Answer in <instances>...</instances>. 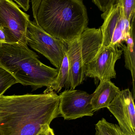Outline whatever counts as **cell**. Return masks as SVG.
<instances>
[{
  "label": "cell",
  "instance_id": "3957f363",
  "mask_svg": "<svg viewBox=\"0 0 135 135\" xmlns=\"http://www.w3.org/2000/svg\"><path fill=\"white\" fill-rule=\"evenodd\" d=\"M27 44L5 43L0 45V67L7 71L24 86L36 90L50 86L54 83L59 69L42 63L35 53Z\"/></svg>",
  "mask_w": 135,
  "mask_h": 135
},
{
  "label": "cell",
  "instance_id": "ac0fdd59",
  "mask_svg": "<svg viewBox=\"0 0 135 135\" xmlns=\"http://www.w3.org/2000/svg\"><path fill=\"white\" fill-rule=\"evenodd\" d=\"M41 1L42 0H31L32 14L34 20H35L36 19L37 11Z\"/></svg>",
  "mask_w": 135,
  "mask_h": 135
},
{
  "label": "cell",
  "instance_id": "4fadbf2b",
  "mask_svg": "<svg viewBox=\"0 0 135 135\" xmlns=\"http://www.w3.org/2000/svg\"><path fill=\"white\" fill-rule=\"evenodd\" d=\"M94 135H125L119 125L108 122L102 118L95 124Z\"/></svg>",
  "mask_w": 135,
  "mask_h": 135
},
{
  "label": "cell",
  "instance_id": "30bf717a",
  "mask_svg": "<svg viewBox=\"0 0 135 135\" xmlns=\"http://www.w3.org/2000/svg\"><path fill=\"white\" fill-rule=\"evenodd\" d=\"M120 91L119 88L111 80L100 81L92 94L91 104L94 112L108 108Z\"/></svg>",
  "mask_w": 135,
  "mask_h": 135
},
{
  "label": "cell",
  "instance_id": "277c9868",
  "mask_svg": "<svg viewBox=\"0 0 135 135\" xmlns=\"http://www.w3.org/2000/svg\"><path fill=\"white\" fill-rule=\"evenodd\" d=\"M100 28L87 27L79 38L68 44L66 52L69 67V87L75 89L83 83L86 66L97 54L102 43Z\"/></svg>",
  "mask_w": 135,
  "mask_h": 135
},
{
  "label": "cell",
  "instance_id": "5b68a950",
  "mask_svg": "<svg viewBox=\"0 0 135 135\" xmlns=\"http://www.w3.org/2000/svg\"><path fill=\"white\" fill-rule=\"evenodd\" d=\"M27 45L47 59L57 69L62 65L68 44L48 34L35 20L29 22L26 33Z\"/></svg>",
  "mask_w": 135,
  "mask_h": 135
},
{
  "label": "cell",
  "instance_id": "44dd1931",
  "mask_svg": "<svg viewBox=\"0 0 135 135\" xmlns=\"http://www.w3.org/2000/svg\"><path fill=\"white\" fill-rule=\"evenodd\" d=\"M46 135V134H43V135Z\"/></svg>",
  "mask_w": 135,
  "mask_h": 135
},
{
  "label": "cell",
  "instance_id": "e0dca14e",
  "mask_svg": "<svg viewBox=\"0 0 135 135\" xmlns=\"http://www.w3.org/2000/svg\"><path fill=\"white\" fill-rule=\"evenodd\" d=\"M17 5L24 9V11H27L30 7V0H13Z\"/></svg>",
  "mask_w": 135,
  "mask_h": 135
},
{
  "label": "cell",
  "instance_id": "9c48e42d",
  "mask_svg": "<svg viewBox=\"0 0 135 135\" xmlns=\"http://www.w3.org/2000/svg\"><path fill=\"white\" fill-rule=\"evenodd\" d=\"M134 97L129 89L120 90L107 108L125 135H135Z\"/></svg>",
  "mask_w": 135,
  "mask_h": 135
},
{
  "label": "cell",
  "instance_id": "ffe728a7",
  "mask_svg": "<svg viewBox=\"0 0 135 135\" xmlns=\"http://www.w3.org/2000/svg\"><path fill=\"white\" fill-rule=\"evenodd\" d=\"M46 135H55L54 131L50 127L48 128L46 132Z\"/></svg>",
  "mask_w": 135,
  "mask_h": 135
},
{
  "label": "cell",
  "instance_id": "9a60e30c",
  "mask_svg": "<svg viewBox=\"0 0 135 135\" xmlns=\"http://www.w3.org/2000/svg\"><path fill=\"white\" fill-rule=\"evenodd\" d=\"M116 3L122 7L126 18L131 22L135 16V0H117Z\"/></svg>",
  "mask_w": 135,
  "mask_h": 135
},
{
  "label": "cell",
  "instance_id": "52a82bcc",
  "mask_svg": "<svg viewBox=\"0 0 135 135\" xmlns=\"http://www.w3.org/2000/svg\"><path fill=\"white\" fill-rule=\"evenodd\" d=\"M59 115L66 120L76 119L94 114L92 94L85 91L70 89L59 94Z\"/></svg>",
  "mask_w": 135,
  "mask_h": 135
},
{
  "label": "cell",
  "instance_id": "8992f818",
  "mask_svg": "<svg viewBox=\"0 0 135 135\" xmlns=\"http://www.w3.org/2000/svg\"><path fill=\"white\" fill-rule=\"evenodd\" d=\"M29 16L12 0H0V28L4 31L7 43L27 44L26 33Z\"/></svg>",
  "mask_w": 135,
  "mask_h": 135
},
{
  "label": "cell",
  "instance_id": "2e32d148",
  "mask_svg": "<svg viewBox=\"0 0 135 135\" xmlns=\"http://www.w3.org/2000/svg\"><path fill=\"white\" fill-rule=\"evenodd\" d=\"M100 11L104 12L115 4L117 0H92Z\"/></svg>",
  "mask_w": 135,
  "mask_h": 135
},
{
  "label": "cell",
  "instance_id": "5bb4252c",
  "mask_svg": "<svg viewBox=\"0 0 135 135\" xmlns=\"http://www.w3.org/2000/svg\"><path fill=\"white\" fill-rule=\"evenodd\" d=\"M18 83L15 78L7 71L0 67V96L14 84Z\"/></svg>",
  "mask_w": 135,
  "mask_h": 135
},
{
  "label": "cell",
  "instance_id": "7c38bea8",
  "mask_svg": "<svg viewBox=\"0 0 135 135\" xmlns=\"http://www.w3.org/2000/svg\"><path fill=\"white\" fill-rule=\"evenodd\" d=\"M69 61L66 53L61 66L59 69L58 74L55 81L50 86L47 88L44 93L53 91L57 93L61 91L62 88L65 87L69 88Z\"/></svg>",
  "mask_w": 135,
  "mask_h": 135
},
{
  "label": "cell",
  "instance_id": "ba28073f",
  "mask_svg": "<svg viewBox=\"0 0 135 135\" xmlns=\"http://www.w3.org/2000/svg\"><path fill=\"white\" fill-rule=\"evenodd\" d=\"M119 48L109 45L99 50L93 59L86 66L85 76L97 79L100 81L115 78V65L123 53Z\"/></svg>",
  "mask_w": 135,
  "mask_h": 135
},
{
  "label": "cell",
  "instance_id": "8fae6325",
  "mask_svg": "<svg viewBox=\"0 0 135 135\" xmlns=\"http://www.w3.org/2000/svg\"><path fill=\"white\" fill-rule=\"evenodd\" d=\"M135 16L131 21L130 35L126 39L127 45L120 44L119 47L121 48L124 55L125 66L131 71L132 79L133 95L135 97Z\"/></svg>",
  "mask_w": 135,
  "mask_h": 135
},
{
  "label": "cell",
  "instance_id": "d6986e66",
  "mask_svg": "<svg viewBox=\"0 0 135 135\" xmlns=\"http://www.w3.org/2000/svg\"><path fill=\"white\" fill-rule=\"evenodd\" d=\"M5 43H7V38L4 31L0 28V45Z\"/></svg>",
  "mask_w": 135,
  "mask_h": 135
},
{
  "label": "cell",
  "instance_id": "7402d4cb",
  "mask_svg": "<svg viewBox=\"0 0 135 135\" xmlns=\"http://www.w3.org/2000/svg\"><path fill=\"white\" fill-rule=\"evenodd\" d=\"M0 135H1V133H0Z\"/></svg>",
  "mask_w": 135,
  "mask_h": 135
},
{
  "label": "cell",
  "instance_id": "6da1fadb",
  "mask_svg": "<svg viewBox=\"0 0 135 135\" xmlns=\"http://www.w3.org/2000/svg\"><path fill=\"white\" fill-rule=\"evenodd\" d=\"M60 97L55 92L0 96L1 135H42L59 115Z\"/></svg>",
  "mask_w": 135,
  "mask_h": 135
},
{
  "label": "cell",
  "instance_id": "7a4b0ae2",
  "mask_svg": "<svg viewBox=\"0 0 135 135\" xmlns=\"http://www.w3.org/2000/svg\"><path fill=\"white\" fill-rule=\"evenodd\" d=\"M34 20L48 34L67 44L79 38L89 23L83 0H42Z\"/></svg>",
  "mask_w": 135,
  "mask_h": 135
}]
</instances>
